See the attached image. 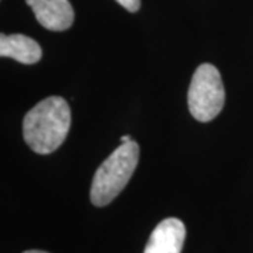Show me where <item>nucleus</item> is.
Instances as JSON below:
<instances>
[{
	"label": "nucleus",
	"mask_w": 253,
	"mask_h": 253,
	"mask_svg": "<svg viewBox=\"0 0 253 253\" xmlns=\"http://www.w3.org/2000/svg\"><path fill=\"white\" fill-rule=\"evenodd\" d=\"M71 120L66 100L59 96L46 97L26 114L23 121L24 141L37 154H51L63 144Z\"/></svg>",
	"instance_id": "nucleus-1"
},
{
	"label": "nucleus",
	"mask_w": 253,
	"mask_h": 253,
	"mask_svg": "<svg viewBox=\"0 0 253 253\" xmlns=\"http://www.w3.org/2000/svg\"><path fill=\"white\" fill-rule=\"evenodd\" d=\"M139 159V145L129 141L114 149L101 163L91 181L90 200L93 206L104 207L124 190L135 172Z\"/></svg>",
	"instance_id": "nucleus-2"
},
{
	"label": "nucleus",
	"mask_w": 253,
	"mask_h": 253,
	"mask_svg": "<svg viewBox=\"0 0 253 253\" xmlns=\"http://www.w3.org/2000/svg\"><path fill=\"white\" fill-rule=\"evenodd\" d=\"M191 116L200 123L217 117L225 104V89L219 71L211 63H203L191 78L187 96Z\"/></svg>",
	"instance_id": "nucleus-3"
},
{
	"label": "nucleus",
	"mask_w": 253,
	"mask_h": 253,
	"mask_svg": "<svg viewBox=\"0 0 253 253\" xmlns=\"http://www.w3.org/2000/svg\"><path fill=\"white\" fill-rule=\"evenodd\" d=\"M33 9L37 21L46 30L65 31L75 20V11L69 0H26Z\"/></svg>",
	"instance_id": "nucleus-4"
},
{
	"label": "nucleus",
	"mask_w": 253,
	"mask_h": 253,
	"mask_svg": "<svg viewBox=\"0 0 253 253\" xmlns=\"http://www.w3.org/2000/svg\"><path fill=\"white\" fill-rule=\"evenodd\" d=\"M184 241V224L179 218H166L152 231L144 253H181Z\"/></svg>",
	"instance_id": "nucleus-5"
},
{
	"label": "nucleus",
	"mask_w": 253,
	"mask_h": 253,
	"mask_svg": "<svg viewBox=\"0 0 253 253\" xmlns=\"http://www.w3.org/2000/svg\"><path fill=\"white\" fill-rule=\"evenodd\" d=\"M0 56L13 58L17 62L33 65L42 56V49L36 40L23 34L0 36Z\"/></svg>",
	"instance_id": "nucleus-6"
},
{
	"label": "nucleus",
	"mask_w": 253,
	"mask_h": 253,
	"mask_svg": "<svg viewBox=\"0 0 253 253\" xmlns=\"http://www.w3.org/2000/svg\"><path fill=\"white\" fill-rule=\"evenodd\" d=\"M116 1L131 13H135L141 7V0H116Z\"/></svg>",
	"instance_id": "nucleus-7"
},
{
	"label": "nucleus",
	"mask_w": 253,
	"mask_h": 253,
	"mask_svg": "<svg viewBox=\"0 0 253 253\" xmlns=\"http://www.w3.org/2000/svg\"><path fill=\"white\" fill-rule=\"evenodd\" d=\"M129 141H132V139H131V136H129V135H123V136H121V144H124V142H129Z\"/></svg>",
	"instance_id": "nucleus-8"
},
{
	"label": "nucleus",
	"mask_w": 253,
	"mask_h": 253,
	"mask_svg": "<svg viewBox=\"0 0 253 253\" xmlns=\"http://www.w3.org/2000/svg\"><path fill=\"white\" fill-rule=\"evenodd\" d=\"M23 253H48V252H44V251H36V249H33V251H26V252Z\"/></svg>",
	"instance_id": "nucleus-9"
}]
</instances>
